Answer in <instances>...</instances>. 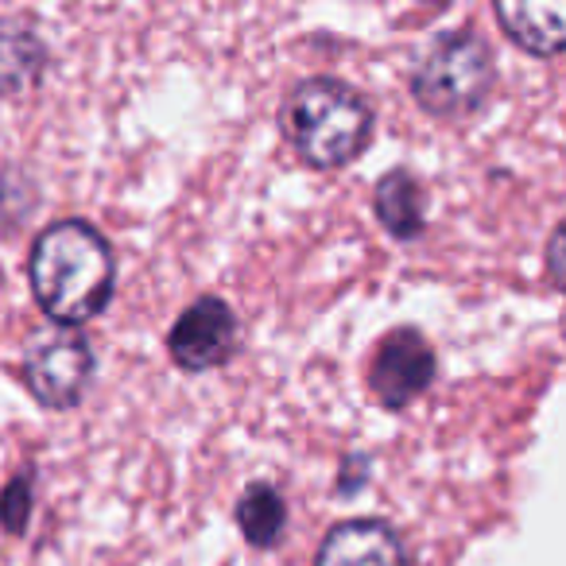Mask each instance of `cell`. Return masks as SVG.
<instances>
[{
  "instance_id": "6da1fadb",
  "label": "cell",
  "mask_w": 566,
  "mask_h": 566,
  "mask_svg": "<svg viewBox=\"0 0 566 566\" xmlns=\"http://www.w3.org/2000/svg\"><path fill=\"white\" fill-rule=\"evenodd\" d=\"M32 292L40 307L55 323L78 326L86 318L102 315L105 303L113 300V249L94 226L86 221H55L35 237L32 260Z\"/></svg>"
},
{
  "instance_id": "7a4b0ae2",
  "label": "cell",
  "mask_w": 566,
  "mask_h": 566,
  "mask_svg": "<svg viewBox=\"0 0 566 566\" xmlns=\"http://www.w3.org/2000/svg\"><path fill=\"white\" fill-rule=\"evenodd\" d=\"M283 133L311 167H342L369 144L373 109L346 82L307 78L283 105Z\"/></svg>"
},
{
  "instance_id": "3957f363",
  "label": "cell",
  "mask_w": 566,
  "mask_h": 566,
  "mask_svg": "<svg viewBox=\"0 0 566 566\" xmlns=\"http://www.w3.org/2000/svg\"><path fill=\"white\" fill-rule=\"evenodd\" d=\"M493 86V55L473 32H447L431 43L411 74V94L434 117L478 109Z\"/></svg>"
},
{
  "instance_id": "277c9868",
  "label": "cell",
  "mask_w": 566,
  "mask_h": 566,
  "mask_svg": "<svg viewBox=\"0 0 566 566\" xmlns=\"http://www.w3.org/2000/svg\"><path fill=\"white\" fill-rule=\"evenodd\" d=\"M94 373V349L71 331L40 334L24 357V380L43 408H71Z\"/></svg>"
},
{
  "instance_id": "5b68a950",
  "label": "cell",
  "mask_w": 566,
  "mask_h": 566,
  "mask_svg": "<svg viewBox=\"0 0 566 566\" xmlns=\"http://www.w3.org/2000/svg\"><path fill=\"white\" fill-rule=\"evenodd\" d=\"M237 346V318L221 300L206 295V300L190 303L179 315V323L167 334V349H171L175 365L187 373L218 369Z\"/></svg>"
},
{
  "instance_id": "8992f818",
  "label": "cell",
  "mask_w": 566,
  "mask_h": 566,
  "mask_svg": "<svg viewBox=\"0 0 566 566\" xmlns=\"http://www.w3.org/2000/svg\"><path fill=\"white\" fill-rule=\"evenodd\" d=\"M434 380V349L427 346L423 334L416 331H396L380 342L377 357H373L369 385L380 403L388 408H403L416 396L427 392Z\"/></svg>"
},
{
  "instance_id": "52a82bcc",
  "label": "cell",
  "mask_w": 566,
  "mask_h": 566,
  "mask_svg": "<svg viewBox=\"0 0 566 566\" xmlns=\"http://www.w3.org/2000/svg\"><path fill=\"white\" fill-rule=\"evenodd\" d=\"M315 566H408L400 535L380 520H346L331 527Z\"/></svg>"
},
{
  "instance_id": "ba28073f",
  "label": "cell",
  "mask_w": 566,
  "mask_h": 566,
  "mask_svg": "<svg viewBox=\"0 0 566 566\" xmlns=\"http://www.w3.org/2000/svg\"><path fill=\"white\" fill-rule=\"evenodd\" d=\"M496 20L532 55H555L566 48V0H501Z\"/></svg>"
},
{
  "instance_id": "9c48e42d",
  "label": "cell",
  "mask_w": 566,
  "mask_h": 566,
  "mask_svg": "<svg viewBox=\"0 0 566 566\" xmlns=\"http://www.w3.org/2000/svg\"><path fill=\"white\" fill-rule=\"evenodd\" d=\"M48 48L24 20H0V90L24 94L43 78Z\"/></svg>"
},
{
  "instance_id": "30bf717a",
  "label": "cell",
  "mask_w": 566,
  "mask_h": 566,
  "mask_svg": "<svg viewBox=\"0 0 566 566\" xmlns=\"http://www.w3.org/2000/svg\"><path fill=\"white\" fill-rule=\"evenodd\" d=\"M423 213H427V195L408 171H392L380 179L377 187V218L380 226L392 237H416L423 229Z\"/></svg>"
},
{
  "instance_id": "8fae6325",
  "label": "cell",
  "mask_w": 566,
  "mask_h": 566,
  "mask_svg": "<svg viewBox=\"0 0 566 566\" xmlns=\"http://www.w3.org/2000/svg\"><path fill=\"white\" fill-rule=\"evenodd\" d=\"M237 524L249 543L272 547V543H280L283 524H287V504L272 485H249L237 501Z\"/></svg>"
},
{
  "instance_id": "7c38bea8",
  "label": "cell",
  "mask_w": 566,
  "mask_h": 566,
  "mask_svg": "<svg viewBox=\"0 0 566 566\" xmlns=\"http://www.w3.org/2000/svg\"><path fill=\"white\" fill-rule=\"evenodd\" d=\"M28 516H32V481L17 478L0 496V524H4V532L20 535L28 527Z\"/></svg>"
},
{
  "instance_id": "4fadbf2b",
  "label": "cell",
  "mask_w": 566,
  "mask_h": 566,
  "mask_svg": "<svg viewBox=\"0 0 566 566\" xmlns=\"http://www.w3.org/2000/svg\"><path fill=\"white\" fill-rule=\"evenodd\" d=\"M547 272L558 287H566V221L551 233V241H547Z\"/></svg>"
}]
</instances>
